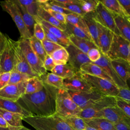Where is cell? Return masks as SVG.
Masks as SVG:
<instances>
[{"label": "cell", "instance_id": "6da1fadb", "mask_svg": "<svg viewBox=\"0 0 130 130\" xmlns=\"http://www.w3.org/2000/svg\"><path fill=\"white\" fill-rule=\"evenodd\" d=\"M58 90V88L44 82L42 90L32 94H24L17 102L32 116L52 115L56 112Z\"/></svg>", "mask_w": 130, "mask_h": 130}, {"label": "cell", "instance_id": "7a4b0ae2", "mask_svg": "<svg viewBox=\"0 0 130 130\" xmlns=\"http://www.w3.org/2000/svg\"><path fill=\"white\" fill-rule=\"evenodd\" d=\"M23 120L36 130H74L61 117L54 114L48 116H31Z\"/></svg>", "mask_w": 130, "mask_h": 130}, {"label": "cell", "instance_id": "3957f363", "mask_svg": "<svg viewBox=\"0 0 130 130\" xmlns=\"http://www.w3.org/2000/svg\"><path fill=\"white\" fill-rule=\"evenodd\" d=\"M81 110L73 101L67 90L58 89L56 95L55 114L61 117L77 116Z\"/></svg>", "mask_w": 130, "mask_h": 130}, {"label": "cell", "instance_id": "277c9868", "mask_svg": "<svg viewBox=\"0 0 130 130\" xmlns=\"http://www.w3.org/2000/svg\"><path fill=\"white\" fill-rule=\"evenodd\" d=\"M80 73L81 77L92 88L99 91L103 95L114 97L118 96L119 88L113 82L101 77Z\"/></svg>", "mask_w": 130, "mask_h": 130}, {"label": "cell", "instance_id": "5b68a950", "mask_svg": "<svg viewBox=\"0 0 130 130\" xmlns=\"http://www.w3.org/2000/svg\"><path fill=\"white\" fill-rule=\"evenodd\" d=\"M0 5L2 9L12 17L19 31L20 38L25 39H30L32 36L27 30L23 22L21 14L15 0L1 1Z\"/></svg>", "mask_w": 130, "mask_h": 130}, {"label": "cell", "instance_id": "8992f818", "mask_svg": "<svg viewBox=\"0 0 130 130\" xmlns=\"http://www.w3.org/2000/svg\"><path fill=\"white\" fill-rule=\"evenodd\" d=\"M17 41L32 72L40 77L45 75L47 71L44 67L43 62L32 50L29 39L20 38Z\"/></svg>", "mask_w": 130, "mask_h": 130}, {"label": "cell", "instance_id": "52a82bcc", "mask_svg": "<svg viewBox=\"0 0 130 130\" xmlns=\"http://www.w3.org/2000/svg\"><path fill=\"white\" fill-rule=\"evenodd\" d=\"M130 54V43L122 36L113 35L107 56L110 59L121 58L127 60Z\"/></svg>", "mask_w": 130, "mask_h": 130}, {"label": "cell", "instance_id": "ba28073f", "mask_svg": "<svg viewBox=\"0 0 130 130\" xmlns=\"http://www.w3.org/2000/svg\"><path fill=\"white\" fill-rule=\"evenodd\" d=\"M67 91L73 101L81 110L92 105L104 96L94 88L86 91Z\"/></svg>", "mask_w": 130, "mask_h": 130}, {"label": "cell", "instance_id": "9c48e42d", "mask_svg": "<svg viewBox=\"0 0 130 130\" xmlns=\"http://www.w3.org/2000/svg\"><path fill=\"white\" fill-rule=\"evenodd\" d=\"M116 106V97L103 96L92 105L82 109L77 116L83 119L93 118L96 114L103 109Z\"/></svg>", "mask_w": 130, "mask_h": 130}, {"label": "cell", "instance_id": "30bf717a", "mask_svg": "<svg viewBox=\"0 0 130 130\" xmlns=\"http://www.w3.org/2000/svg\"><path fill=\"white\" fill-rule=\"evenodd\" d=\"M11 44L14 59V70L26 74L31 77H40L32 72L18 41L11 39Z\"/></svg>", "mask_w": 130, "mask_h": 130}, {"label": "cell", "instance_id": "8fae6325", "mask_svg": "<svg viewBox=\"0 0 130 130\" xmlns=\"http://www.w3.org/2000/svg\"><path fill=\"white\" fill-rule=\"evenodd\" d=\"M93 13L94 18L97 22L109 29L114 34L120 36L114 19L113 14L105 8L100 1Z\"/></svg>", "mask_w": 130, "mask_h": 130}, {"label": "cell", "instance_id": "7c38bea8", "mask_svg": "<svg viewBox=\"0 0 130 130\" xmlns=\"http://www.w3.org/2000/svg\"><path fill=\"white\" fill-rule=\"evenodd\" d=\"M100 58L94 62H92L101 67L107 74L111 78L114 83L119 88H127L126 84L116 74L113 68L111 60L105 55L101 52Z\"/></svg>", "mask_w": 130, "mask_h": 130}, {"label": "cell", "instance_id": "4fadbf2b", "mask_svg": "<svg viewBox=\"0 0 130 130\" xmlns=\"http://www.w3.org/2000/svg\"><path fill=\"white\" fill-rule=\"evenodd\" d=\"M65 48L69 53L67 63L76 70L80 71V67L82 65L91 62L87 54L81 51L73 44H71Z\"/></svg>", "mask_w": 130, "mask_h": 130}, {"label": "cell", "instance_id": "5bb4252c", "mask_svg": "<svg viewBox=\"0 0 130 130\" xmlns=\"http://www.w3.org/2000/svg\"><path fill=\"white\" fill-rule=\"evenodd\" d=\"M6 44L0 58V75L11 72L14 69V59L11 38L6 35Z\"/></svg>", "mask_w": 130, "mask_h": 130}, {"label": "cell", "instance_id": "9a60e30c", "mask_svg": "<svg viewBox=\"0 0 130 130\" xmlns=\"http://www.w3.org/2000/svg\"><path fill=\"white\" fill-rule=\"evenodd\" d=\"M26 82L8 84L0 90V98L17 101L25 93Z\"/></svg>", "mask_w": 130, "mask_h": 130}, {"label": "cell", "instance_id": "2e32d148", "mask_svg": "<svg viewBox=\"0 0 130 130\" xmlns=\"http://www.w3.org/2000/svg\"><path fill=\"white\" fill-rule=\"evenodd\" d=\"M92 88L81 76L80 72L73 77L63 79V89L67 90L86 91Z\"/></svg>", "mask_w": 130, "mask_h": 130}, {"label": "cell", "instance_id": "e0dca14e", "mask_svg": "<svg viewBox=\"0 0 130 130\" xmlns=\"http://www.w3.org/2000/svg\"><path fill=\"white\" fill-rule=\"evenodd\" d=\"M97 26L99 32V49L102 53L107 56L113 40L114 33L98 22H97Z\"/></svg>", "mask_w": 130, "mask_h": 130}, {"label": "cell", "instance_id": "ac0fdd59", "mask_svg": "<svg viewBox=\"0 0 130 130\" xmlns=\"http://www.w3.org/2000/svg\"><path fill=\"white\" fill-rule=\"evenodd\" d=\"M35 19L36 22L41 24L52 34H53L56 37H57L61 42L64 48L71 44L69 40V36L66 32V31L50 24L44 20L41 19L39 18V17H36Z\"/></svg>", "mask_w": 130, "mask_h": 130}, {"label": "cell", "instance_id": "d6986e66", "mask_svg": "<svg viewBox=\"0 0 130 130\" xmlns=\"http://www.w3.org/2000/svg\"><path fill=\"white\" fill-rule=\"evenodd\" d=\"M0 108L17 113L24 117L32 116L28 111L24 109L17 102L0 98Z\"/></svg>", "mask_w": 130, "mask_h": 130}, {"label": "cell", "instance_id": "ffe728a7", "mask_svg": "<svg viewBox=\"0 0 130 130\" xmlns=\"http://www.w3.org/2000/svg\"><path fill=\"white\" fill-rule=\"evenodd\" d=\"M111 63L117 75L125 82L130 75V64L128 61L118 58L111 60Z\"/></svg>", "mask_w": 130, "mask_h": 130}, {"label": "cell", "instance_id": "44dd1931", "mask_svg": "<svg viewBox=\"0 0 130 130\" xmlns=\"http://www.w3.org/2000/svg\"><path fill=\"white\" fill-rule=\"evenodd\" d=\"M83 19L87 25L88 32L90 36L92 42L99 49L98 41L99 32L97 26V22L94 18L93 12L85 14L83 16Z\"/></svg>", "mask_w": 130, "mask_h": 130}, {"label": "cell", "instance_id": "7402d4cb", "mask_svg": "<svg viewBox=\"0 0 130 130\" xmlns=\"http://www.w3.org/2000/svg\"><path fill=\"white\" fill-rule=\"evenodd\" d=\"M114 15V19L120 36L130 43V18Z\"/></svg>", "mask_w": 130, "mask_h": 130}, {"label": "cell", "instance_id": "603a6c76", "mask_svg": "<svg viewBox=\"0 0 130 130\" xmlns=\"http://www.w3.org/2000/svg\"><path fill=\"white\" fill-rule=\"evenodd\" d=\"M80 73L101 77L113 82L111 78L101 67L92 62L82 65L80 67Z\"/></svg>", "mask_w": 130, "mask_h": 130}, {"label": "cell", "instance_id": "cb8c5ba5", "mask_svg": "<svg viewBox=\"0 0 130 130\" xmlns=\"http://www.w3.org/2000/svg\"><path fill=\"white\" fill-rule=\"evenodd\" d=\"M51 72L64 79L73 77L79 73L80 71L67 63L66 64L55 65Z\"/></svg>", "mask_w": 130, "mask_h": 130}, {"label": "cell", "instance_id": "d4e9b609", "mask_svg": "<svg viewBox=\"0 0 130 130\" xmlns=\"http://www.w3.org/2000/svg\"><path fill=\"white\" fill-rule=\"evenodd\" d=\"M84 120L87 125L98 130H116L114 126V123L106 119L93 118Z\"/></svg>", "mask_w": 130, "mask_h": 130}, {"label": "cell", "instance_id": "484cf974", "mask_svg": "<svg viewBox=\"0 0 130 130\" xmlns=\"http://www.w3.org/2000/svg\"><path fill=\"white\" fill-rule=\"evenodd\" d=\"M100 2L109 11L114 15H119L123 17L130 18L118 0H103Z\"/></svg>", "mask_w": 130, "mask_h": 130}, {"label": "cell", "instance_id": "4316f807", "mask_svg": "<svg viewBox=\"0 0 130 130\" xmlns=\"http://www.w3.org/2000/svg\"><path fill=\"white\" fill-rule=\"evenodd\" d=\"M69 40L72 44L85 54H87L92 48H98L91 41L77 38L72 35L69 36Z\"/></svg>", "mask_w": 130, "mask_h": 130}, {"label": "cell", "instance_id": "83f0119b", "mask_svg": "<svg viewBox=\"0 0 130 130\" xmlns=\"http://www.w3.org/2000/svg\"><path fill=\"white\" fill-rule=\"evenodd\" d=\"M0 115L11 126L16 127L23 126L22 121L24 117L20 114L11 112L0 108Z\"/></svg>", "mask_w": 130, "mask_h": 130}, {"label": "cell", "instance_id": "f1b7e54d", "mask_svg": "<svg viewBox=\"0 0 130 130\" xmlns=\"http://www.w3.org/2000/svg\"><path fill=\"white\" fill-rule=\"evenodd\" d=\"M15 1L18 7L22 19L27 30L32 36L34 35V27L35 24L37 22L35 20V18L28 12L25 7L21 5L17 0H15Z\"/></svg>", "mask_w": 130, "mask_h": 130}, {"label": "cell", "instance_id": "f546056e", "mask_svg": "<svg viewBox=\"0 0 130 130\" xmlns=\"http://www.w3.org/2000/svg\"><path fill=\"white\" fill-rule=\"evenodd\" d=\"M40 6V5H39ZM38 16L41 19L45 21L46 22L50 23V24L58 27V28L65 31L66 25L60 23L57 20H56L51 14H50L47 11L43 9L41 6L39 8L37 12Z\"/></svg>", "mask_w": 130, "mask_h": 130}, {"label": "cell", "instance_id": "4dcf8cb0", "mask_svg": "<svg viewBox=\"0 0 130 130\" xmlns=\"http://www.w3.org/2000/svg\"><path fill=\"white\" fill-rule=\"evenodd\" d=\"M44 82L41 77H33L27 82L24 94H32L42 89Z\"/></svg>", "mask_w": 130, "mask_h": 130}, {"label": "cell", "instance_id": "1f68e13d", "mask_svg": "<svg viewBox=\"0 0 130 130\" xmlns=\"http://www.w3.org/2000/svg\"><path fill=\"white\" fill-rule=\"evenodd\" d=\"M66 28L64 31H66L69 36L72 35L77 38L92 41L89 34H87L82 29L67 22L66 24Z\"/></svg>", "mask_w": 130, "mask_h": 130}, {"label": "cell", "instance_id": "d6a6232c", "mask_svg": "<svg viewBox=\"0 0 130 130\" xmlns=\"http://www.w3.org/2000/svg\"><path fill=\"white\" fill-rule=\"evenodd\" d=\"M47 84L58 89H63V79L52 73H48L41 77Z\"/></svg>", "mask_w": 130, "mask_h": 130}, {"label": "cell", "instance_id": "836d02e7", "mask_svg": "<svg viewBox=\"0 0 130 130\" xmlns=\"http://www.w3.org/2000/svg\"><path fill=\"white\" fill-rule=\"evenodd\" d=\"M66 21L71 24L79 27L89 34L88 28L83 16L75 13L65 15Z\"/></svg>", "mask_w": 130, "mask_h": 130}, {"label": "cell", "instance_id": "e575fe53", "mask_svg": "<svg viewBox=\"0 0 130 130\" xmlns=\"http://www.w3.org/2000/svg\"><path fill=\"white\" fill-rule=\"evenodd\" d=\"M29 41L32 50L43 62L47 53L44 48L42 41L38 40L34 36L29 39Z\"/></svg>", "mask_w": 130, "mask_h": 130}, {"label": "cell", "instance_id": "d590c367", "mask_svg": "<svg viewBox=\"0 0 130 130\" xmlns=\"http://www.w3.org/2000/svg\"><path fill=\"white\" fill-rule=\"evenodd\" d=\"M74 130H85L87 124L84 120L78 116L62 117Z\"/></svg>", "mask_w": 130, "mask_h": 130}, {"label": "cell", "instance_id": "8d00e7d4", "mask_svg": "<svg viewBox=\"0 0 130 130\" xmlns=\"http://www.w3.org/2000/svg\"><path fill=\"white\" fill-rule=\"evenodd\" d=\"M50 3L54 4L60 7H61L64 9H67L68 10L71 11L73 13L77 14L80 16H83L85 14L84 12L82 10L81 5L79 3V0H77V1L75 3L72 4H63L58 2L56 0H53V1H49Z\"/></svg>", "mask_w": 130, "mask_h": 130}, {"label": "cell", "instance_id": "74e56055", "mask_svg": "<svg viewBox=\"0 0 130 130\" xmlns=\"http://www.w3.org/2000/svg\"><path fill=\"white\" fill-rule=\"evenodd\" d=\"M55 65L66 64L69 59V53L64 47L53 52L51 55Z\"/></svg>", "mask_w": 130, "mask_h": 130}, {"label": "cell", "instance_id": "f35d334b", "mask_svg": "<svg viewBox=\"0 0 130 130\" xmlns=\"http://www.w3.org/2000/svg\"><path fill=\"white\" fill-rule=\"evenodd\" d=\"M22 6L25 7L28 12L35 19L38 17L37 12L39 8L38 0H17Z\"/></svg>", "mask_w": 130, "mask_h": 130}, {"label": "cell", "instance_id": "ab89813d", "mask_svg": "<svg viewBox=\"0 0 130 130\" xmlns=\"http://www.w3.org/2000/svg\"><path fill=\"white\" fill-rule=\"evenodd\" d=\"M32 77H31L26 74L13 70L11 72L9 84H17L21 82H27Z\"/></svg>", "mask_w": 130, "mask_h": 130}, {"label": "cell", "instance_id": "60d3db41", "mask_svg": "<svg viewBox=\"0 0 130 130\" xmlns=\"http://www.w3.org/2000/svg\"><path fill=\"white\" fill-rule=\"evenodd\" d=\"M79 2L85 14L94 12L100 3L98 0H79Z\"/></svg>", "mask_w": 130, "mask_h": 130}, {"label": "cell", "instance_id": "b9f144b4", "mask_svg": "<svg viewBox=\"0 0 130 130\" xmlns=\"http://www.w3.org/2000/svg\"><path fill=\"white\" fill-rule=\"evenodd\" d=\"M42 43L47 54L49 55H50L55 51L63 47L58 44L48 40L46 38H45L42 41Z\"/></svg>", "mask_w": 130, "mask_h": 130}, {"label": "cell", "instance_id": "7bdbcfd3", "mask_svg": "<svg viewBox=\"0 0 130 130\" xmlns=\"http://www.w3.org/2000/svg\"><path fill=\"white\" fill-rule=\"evenodd\" d=\"M116 106L130 118V103L117 96L116 97Z\"/></svg>", "mask_w": 130, "mask_h": 130}, {"label": "cell", "instance_id": "ee69618b", "mask_svg": "<svg viewBox=\"0 0 130 130\" xmlns=\"http://www.w3.org/2000/svg\"><path fill=\"white\" fill-rule=\"evenodd\" d=\"M33 36L41 41H42L45 38V32L43 26L39 22H37L34 25Z\"/></svg>", "mask_w": 130, "mask_h": 130}, {"label": "cell", "instance_id": "f6af8a7d", "mask_svg": "<svg viewBox=\"0 0 130 130\" xmlns=\"http://www.w3.org/2000/svg\"><path fill=\"white\" fill-rule=\"evenodd\" d=\"M87 55L91 62H94L100 58L101 51L99 48H92L89 50Z\"/></svg>", "mask_w": 130, "mask_h": 130}, {"label": "cell", "instance_id": "bcb514c9", "mask_svg": "<svg viewBox=\"0 0 130 130\" xmlns=\"http://www.w3.org/2000/svg\"><path fill=\"white\" fill-rule=\"evenodd\" d=\"M42 26H43V29L44 30L45 38H46L47 39H48V40H49V41H50L52 42L58 44H59V45H61V46H62L64 47V46H63L62 43H61V42L57 37H56L53 34H52L49 30H48L45 27H44L43 25H42Z\"/></svg>", "mask_w": 130, "mask_h": 130}, {"label": "cell", "instance_id": "7dc6e473", "mask_svg": "<svg viewBox=\"0 0 130 130\" xmlns=\"http://www.w3.org/2000/svg\"><path fill=\"white\" fill-rule=\"evenodd\" d=\"M43 65L45 70L49 71H51V70L55 66L52 58L50 55L48 54H47L46 56L44 61H43Z\"/></svg>", "mask_w": 130, "mask_h": 130}, {"label": "cell", "instance_id": "c3c4849f", "mask_svg": "<svg viewBox=\"0 0 130 130\" xmlns=\"http://www.w3.org/2000/svg\"><path fill=\"white\" fill-rule=\"evenodd\" d=\"M11 72L4 73L0 75V90L9 84Z\"/></svg>", "mask_w": 130, "mask_h": 130}, {"label": "cell", "instance_id": "681fc988", "mask_svg": "<svg viewBox=\"0 0 130 130\" xmlns=\"http://www.w3.org/2000/svg\"><path fill=\"white\" fill-rule=\"evenodd\" d=\"M117 97L120 98L130 103V90L127 88L119 89V92Z\"/></svg>", "mask_w": 130, "mask_h": 130}, {"label": "cell", "instance_id": "f907efd6", "mask_svg": "<svg viewBox=\"0 0 130 130\" xmlns=\"http://www.w3.org/2000/svg\"><path fill=\"white\" fill-rule=\"evenodd\" d=\"M47 11V10H46ZM50 14H51L56 20H57L58 21H59L60 23L66 24L67 21L65 17V15L63 14H62L61 13L53 12L51 11H47Z\"/></svg>", "mask_w": 130, "mask_h": 130}, {"label": "cell", "instance_id": "816d5d0a", "mask_svg": "<svg viewBox=\"0 0 130 130\" xmlns=\"http://www.w3.org/2000/svg\"><path fill=\"white\" fill-rule=\"evenodd\" d=\"M6 35L2 32L0 30V58L6 44Z\"/></svg>", "mask_w": 130, "mask_h": 130}, {"label": "cell", "instance_id": "f5cc1de1", "mask_svg": "<svg viewBox=\"0 0 130 130\" xmlns=\"http://www.w3.org/2000/svg\"><path fill=\"white\" fill-rule=\"evenodd\" d=\"M118 1L130 18V0H123Z\"/></svg>", "mask_w": 130, "mask_h": 130}, {"label": "cell", "instance_id": "db71d44e", "mask_svg": "<svg viewBox=\"0 0 130 130\" xmlns=\"http://www.w3.org/2000/svg\"><path fill=\"white\" fill-rule=\"evenodd\" d=\"M114 126L116 130H130V126L122 122L114 123Z\"/></svg>", "mask_w": 130, "mask_h": 130}, {"label": "cell", "instance_id": "11a10c76", "mask_svg": "<svg viewBox=\"0 0 130 130\" xmlns=\"http://www.w3.org/2000/svg\"><path fill=\"white\" fill-rule=\"evenodd\" d=\"M0 130H30V129L24 127V126L16 127V126H12L10 125L8 128H3L0 127Z\"/></svg>", "mask_w": 130, "mask_h": 130}, {"label": "cell", "instance_id": "9f6ffc18", "mask_svg": "<svg viewBox=\"0 0 130 130\" xmlns=\"http://www.w3.org/2000/svg\"><path fill=\"white\" fill-rule=\"evenodd\" d=\"M10 125L6 122L4 118L0 115V127L3 128H8Z\"/></svg>", "mask_w": 130, "mask_h": 130}, {"label": "cell", "instance_id": "6f0895ef", "mask_svg": "<svg viewBox=\"0 0 130 130\" xmlns=\"http://www.w3.org/2000/svg\"><path fill=\"white\" fill-rule=\"evenodd\" d=\"M58 2L63 4H72L73 3H75L77 1V0H56Z\"/></svg>", "mask_w": 130, "mask_h": 130}, {"label": "cell", "instance_id": "680465c9", "mask_svg": "<svg viewBox=\"0 0 130 130\" xmlns=\"http://www.w3.org/2000/svg\"><path fill=\"white\" fill-rule=\"evenodd\" d=\"M125 83L126 84L127 89L130 90V75H129V77L128 78V79L126 80V81L125 82Z\"/></svg>", "mask_w": 130, "mask_h": 130}, {"label": "cell", "instance_id": "91938a15", "mask_svg": "<svg viewBox=\"0 0 130 130\" xmlns=\"http://www.w3.org/2000/svg\"><path fill=\"white\" fill-rule=\"evenodd\" d=\"M85 130H98V129H96V128H95L93 127H91L90 126H89V125H87V126L86 127Z\"/></svg>", "mask_w": 130, "mask_h": 130}, {"label": "cell", "instance_id": "94428289", "mask_svg": "<svg viewBox=\"0 0 130 130\" xmlns=\"http://www.w3.org/2000/svg\"><path fill=\"white\" fill-rule=\"evenodd\" d=\"M127 61H128V63H129V64H130V54H129V56H128V59H127Z\"/></svg>", "mask_w": 130, "mask_h": 130}]
</instances>
